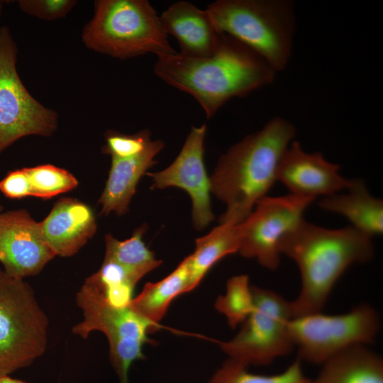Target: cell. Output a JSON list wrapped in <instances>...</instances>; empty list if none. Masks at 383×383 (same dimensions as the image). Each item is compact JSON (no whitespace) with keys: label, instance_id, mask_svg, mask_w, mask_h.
<instances>
[{"label":"cell","instance_id":"6da1fadb","mask_svg":"<svg viewBox=\"0 0 383 383\" xmlns=\"http://www.w3.org/2000/svg\"><path fill=\"white\" fill-rule=\"evenodd\" d=\"M154 74L192 96L211 118L228 100L243 97L272 84L276 72L252 50L223 34L211 57H188L174 53L157 57Z\"/></svg>","mask_w":383,"mask_h":383},{"label":"cell","instance_id":"7a4b0ae2","mask_svg":"<svg viewBox=\"0 0 383 383\" xmlns=\"http://www.w3.org/2000/svg\"><path fill=\"white\" fill-rule=\"evenodd\" d=\"M279 251L296 263L301 274L300 292L289 301L292 318L322 312L345 270L374 253L371 238L354 227L326 229L304 219L283 237Z\"/></svg>","mask_w":383,"mask_h":383},{"label":"cell","instance_id":"3957f363","mask_svg":"<svg viewBox=\"0 0 383 383\" xmlns=\"http://www.w3.org/2000/svg\"><path fill=\"white\" fill-rule=\"evenodd\" d=\"M294 126L276 116L223 155L211 174V192L226 204L219 223L238 225L277 180L279 160L294 138Z\"/></svg>","mask_w":383,"mask_h":383},{"label":"cell","instance_id":"277c9868","mask_svg":"<svg viewBox=\"0 0 383 383\" xmlns=\"http://www.w3.org/2000/svg\"><path fill=\"white\" fill-rule=\"evenodd\" d=\"M208 11L216 29L243 44L276 72L289 64L296 20L289 0H218Z\"/></svg>","mask_w":383,"mask_h":383},{"label":"cell","instance_id":"5b68a950","mask_svg":"<svg viewBox=\"0 0 383 383\" xmlns=\"http://www.w3.org/2000/svg\"><path fill=\"white\" fill-rule=\"evenodd\" d=\"M82 40L94 52L120 60L177 53L148 0H96Z\"/></svg>","mask_w":383,"mask_h":383},{"label":"cell","instance_id":"8992f818","mask_svg":"<svg viewBox=\"0 0 383 383\" xmlns=\"http://www.w3.org/2000/svg\"><path fill=\"white\" fill-rule=\"evenodd\" d=\"M48 318L33 290L0 267V375L32 364L46 350Z\"/></svg>","mask_w":383,"mask_h":383},{"label":"cell","instance_id":"52a82bcc","mask_svg":"<svg viewBox=\"0 0 383 383\" xmlns=\"http://www.w3.org/2000/svg\"><path fill=\"white\" fill-rule=\"evenodd\" d=\"M76 302L83 319L72 327V333L85 339L92 331L102 332L108 339L111 364L121 383H128L131 365L144 357L143 345L150 342L148 334L156 328L128 306H111L86 280L76 294Z\"/></svg>","mask_w":383,"mask_h":383},{"label":"cell","instance_id":"ba28073f","mask_svg":"<svg viewBox=\"0 0 383 383\" xmlns=\"http://www.w3.org/2000/svg\"><path fill=\"white\" fill-rule=\"evenodd\" d=\"M254 309L231 340L220 342L222 350L245 366L266 365L291 353L290 302L268 289L252 286Z\"/></svg>","mask_w":383,"mask_h":383},{"label":"cell","instance_id":"9c48e42d","mask_svg":"<svg viewBox=\"0 0 383 383\" xmlns=\"http://www.w3.org/2000/svg\"><path fill=\"white\" fill-rule=\"evenodd\" d=\"M380 330V318L367 304L340 315L322 312L293 318L289 331L299 359L322 365L337 353L355 345L372 343Z\"/></svg>","mask_w":383,"mask_h":383},{"label":"cell","instance_id":"30bf717a","mask_svg":"<svg viewBox=\"0 0 383 383\" xmlns=\"http://www.w3.org/2000/svg\"><path fill=\"white\" fill-rule=\"evenodd\" d=\"M18 48L7 26L0 27V153L28 135L49 137L57 113L35 99L17 71Z\"/></svg>","mask_w":383,"mask_h":383},{"label":"cell","instance_id":"8fae6325","mask_svg":"<svg viewBox=\"0 0 383 383\" xmlns=\"http://www.w3.org/2000/svg\"><path fill=\"white\" fill-rule=\"evenodd\" d=\"M315 199L292 194L260 199L254 211L238 224V252L243 257L255 258L265 268L277 269L281 240L303 220V213Z\"/></svg>","mask_w":383,"mask_h":383},{"label":"cell","instance_id":"7c38bea8","mask_svg":"<svg viewBox=\"0 0 383 383\" xmlns=\"http://www.w3.org/2000/svg\"><path fill=\"white\" fill-rule=\"evenodd\" d=\"M206 126H192L176 159L166 169L147 172L152 179L151 189L176 187L186 191L192 202V222L204 229L213 219L211 206V185L204 162V142Z\"/></svg>","mask_w":383,"mask_h":383},{"label":"cell","instance_id":"4fadbf2b","mask_svg":"<svg viewBox=\"0 0 383 383\" xmlns=\"http://www.w3.org/2000/svg\"><path fill=\"white\" fill-rule=\"evenodd\" d=\"M55 256L26 210L0 213V263L6 274L22 279L38 274Z\"/></svg>","mask_w":383,"mask_h":383},{"label":"cell","instance_id":"5bb4252c","mask_svg":"<svg viewBox=\"0 0 383 383\" xmlns=\"http://www.w3.org/2000/svg\"><path fill=\"white\" fill-rule=\"evenodd\" d=\"M340 167L327 161L320 152L304 151L293 141L283 153L277 170V180L282 182L291 194L316 198L329 196L348 189L351 180L339 174Z\"/></svg>","mask_w":383,"mask_h":383},{"label":"cell","instance_id":"9a60e30c","mask_svg":"<svg viewBox=\"0 0 383 383\" xmlns=\"http://www.w3.org/2000/svg\"><path fill=\"white\" fill-rule=\"evenodd\" d=\"M40 223L42 233L56 255L76 254L96 231L92 209L74 198H62Z\"/></svg>","mask_w":383,"mask_h":383},{"label":"cell","instance_id":"2e32d148","mask_svg":"<svg viewBox=\"0 0 383 383\" xmlns=\"http://www.w3.org/2000/svg\"><path fill=\"white\" fill-rule=\"evenodd\" d=\"M160 20L167 35L177 40L179 54L183 56L209 57L220 46L223 33L216 29L206 9L180 1L168 7L160 16Z\"/></svg>","mask_w":383,"mask_h":383},{"label":"cell","instance_id":"e0dca14e","mask_svg":"<svg viewBox=\"0 0 383 383\" xmlns=\"http://www.w3.org/2000/svg\"><path fill=\"white\" fill-rule=\"evenodd\" d=\"M161 140H152L143 152L129 158L111 157L109 177L99 198L101 213L121 216L128 211L137 184L147 170L157 163L154 159L164 148Z\"/></svg>","mask_w":383,"mask_h":383},{"label":"cell","instance_id":"ac0fdd59","mask_svg":"<svg viewBox=\"0 0 383 383\" xmlns=\"http://www.w3.org/2000/svg\"><path fill=\"white\" fill-rule=\"evenodd\" d=\"M311 383H383V361L365 345L347 348L326 360Z\"/></svg>","mask_w":383,"mask_h":383},{"label":"cell","instance_id":"d6986e66","mask_svg":"<svg viewBox=\"0 0 383 383\" xmlns=\"http://www.w3.org/2000/svg\"><path fill=\"white\" fill-rule=\"evenodd\" d=\"M348 193L326 196L318 205L322 209L343 215L355 228L372 237L383 232V202L368 192L363 181L352 179Z\"/></svg>","mask_w":383,"mask_h":383},{"label":"cell","instance_id":"ffe728a7","mask_svg":"<svg viewBox=\"0 0 383 383\" xmlns=\"http://www.w3.org/2000/svg\"><path fill=\"white\" fill-rule=\"evenodd\" d=\"M189 280L187 257L168 276L157 282H148L141 292L132 299L128 307L152 324L157 330L172 300L187 293Z\"/></svg>","mask_w":383,"mask_h":383},{"label":"cell","instance_id":"44dd1931","mask_svg":"<svg viewBox=\"0 0 383 383\" xmlns=\"http://www.w3.org/2000/svg\"><path fill=\"white\" fill-rule=\"evenodd\" d=\"M238 225L222 223L196 240V249L189 255V280L187 292L193 290L210 268L222 257L238 252Z\"/></svg>","mask_w":383,"mask_h":383},{"label":"cell","instance_id":"7402d4cb","mask_svg":"<svg viewBox=\"0 0 383 383\" xmlns=\"http://www.w3.org/2000/svg\"><path fill=\"white\" fill-rule=\"evenodd\" d=\"M148 226L143 224L136 228L131 237L119 240L113 235L105 236L104 260L115 262L123 267L138 282L146 274L159 267L162 262L157 260L143 240Z\"/></svg>","mask_w":383,"mask_h":383},{"label":"cell","instance_id":"603a6c76","mask_svg":"<svg viewBox=\"0 0 383 383\" xmlns=\"http://www.w3.org/2000/svg\"><path fill=\"white\" fill-rule=\"evenodd\" d=\"M85 280L96 287L109 304L117 308L128 306L138 283L123 267L104 260L100 269Z\"/></svg>","mask_w":383,"mask_h":383},{"label":"cell","instance_id":"cb8c5ba5","mask_svg":"<svg viewBox=\"0 0 383 383\" xmlns=\"http://www.w3.org/2000/svg\"><path fill=\"white\" fill-rule=\"evenodd\" d=\"M209 383H311V379L304 377L299 358L283 372L274 375L250 373L247 366L229 359L213 374Z\"/></svg>","mask_w":383,"mask_h":383},{"label":"cell","instance_id":"d4e9b609","mask_svg":"<svg viewBox=\"0 0 383 383\" xmlns=\"http://www.w3.org/2000/svg\"><path fill=\"white\" fill-rule=\"evenodd\" d=\"M216 309L226 316L229 326L235 328L243 323L254 309L252 286L247 275L230 278L226 284V292L215 303Z\"/></svg>","mask_w":383,"mask_h":383},{"label":"cell","instance_id":"484cf974","mask_svg":"<svg viewBox=\"0 0 383 383\" xmlns=\"http://www.w3.org/2000/svg\"><path fill=\"white\" fill-rule=\"evenodd\" d=\"M25 170L30 182L31 196L50 199L78 185L77 179L72 173L52 165L25 167Z\"/></svg>","mask_w":383,"mask_h":383},{"label":"cell","instance_id":"4316f807","mask_svg":"<svg viewBox=\"0 0 383 383\" xmlns=\"http://www.w3.org/2000/svg\"><path fill=\"white\" fill-rule=\"evenodd\" d=\"M104 138L102 152L111 157L120 159L132 157L143 152L152 141L148 129L131 135L109 130L105 133Z\"/></svg>","mask_w":383,"mask_h":383},{"label":"cell","instance_id":"83f0119b","mask_svg":"<svg viewBox=\"0 0 383 383\" xmlns=\"http://www.w3.org/2000/svg\"><path fill=\"white\" fill-rule=\"evenodd\" d=\"M76 0H20L18 5L23 13L45 21L65 18L77 5Z\"/></svg>","mask_w":383,"mask_h":383},{"label":"cell","instance_id":"f1b7e54d","mask_svg":"<svg viewBox=\"0 0 383 383\" xmlns=\"http://www.w3.org/2000/svg\"><path fill=\"white\" fill-rule=\"evenodd\" d=\"M0 192L12 199L31 196L30 182L25 167L9 172L0 181Z\"/></svg>","mask_w":383,"mask_h":383},{"label":"cell","instance_id":"f546056e","mask_svg":"<svg viewBox=\"0 0 383 383\" xmlns=\"http://www.w3.org/2000/svg\"><path fill=\"white\" fill-rule=\"evenodd\" d=\"M0 383H26L25 382L11 377L9 375H0Z\"/></svg>","mask_w":383,"mask_h":383},{"label":"cell","instance_id":"4dcf8cb0","mask_svg":"<svg viewBox=\"0 0 383 383\" xmlns=\"http://www.w3.org/2000/svg\"><path fill=\"white\" fill-rule=\"evenodd\" d=\"M3 6H4V1H0V18H1V14H2Z\"/></svg>","mask_w":383,"mask_h":383},{"label":"cell","instance_id":"1f68e13d","mask_svg":"<svg viewBox=\"0 0 383 383\" xmlns=\"http://www.w3.org/2000/svg\"><path fill=\"white\" fill-rule=\"evenodd\" d=\"M3 211V206L0 205V213Z\"/></svg>","mask_w":383,"mask_h":383}]
</instances>
